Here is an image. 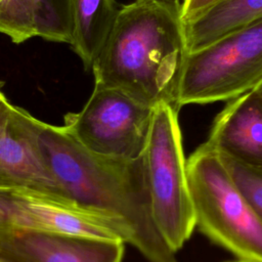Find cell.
I'll return each mask as SVG.
<instances>
[{
    "mask_svg": "<svg viewBox=\"0 0 262 262\" xmlns=\"http://www.w3.org/2000/svg\"><path fill=\"white\" fill-rule=\"evenodd\" d=\"M233 262H262V261H258V260H251V259H238L236 261Z\"/></svg>",
    "mask_w": 262,
    "mask_h": 262,
    "instance_id": "ac0fdd59",
    "label": "cell"
},
{
    "mask_svg": "<svg viewBox=\"0 0 262 262\" xmlns=\"http://www.w3.org/2000/svg\"><path fill=\"white\" fill-rule=\"evenodd\" d=\"M0 33L14 43L39 36L71 44V0H0Z\"/></svg>",
    "mask_w": 262,
    "mask_h": 262,
    "instance_id": "8fae6325",
    "label": "cell"
},
{
    "mask_svg": "<svg viewBox=\"0 0 262 262\" xmlns=\"http://www.w3.org/2000/svg\"><path fill=\"white\" fill-rule=\"evenodd\" d=\"M37 132L48 166L71 199L125 221L131 245L149 262H178L154 218L143 155L124 159L92 152L63 126L40 120Z\"/></svg>",
    "mask_w": 262,
    "mask_h": 262,
    "instance_id": "7a4b0ae2",
    "label": "cell"
},
{
    "mask_svg": "<svg viewBox=\"0 0 262 262\" xmlns=\"http://www.w3.org/2000/svg\"><path fill=\"white\" fill-rule=\"evenodd\" d=\"M206 142L221 155L262 166V94L254 89L228 100Z\"/></svg>",
    "mask_w": 262,
    "mask_h": 262,
    "instance_id": "30bf717a",
    "label": "cell"
},
{
    "mask_svg": "<svg viewBox=\"0 0 262 262\" xmlns=\"http://www.w3.org/2000/svg\"><path fill=\"white\" fill-rule=\"evenodd\" d=\"M6 224L52 233L122 242L131 245L133 234L122 219L60 198L26 187H0Z\"/></svg>",
    "mask_w": 262,
    "mask_h": 262,
    "instance_id": "52a82bcc",
    "label": "cell"
},
{
    "mask_svg": "<svg viewBox=\"0 0 262 262\" xmlns=\"http://www.w3.org/2000/svg\"><path fill=\"white\" fill-rule=\"evenodd\" d=\"M178 112L166 102L154 107L143 154L154 218L175 253L195 228Z\"/></svg>",
    "mask_w": 262,
    "mask_h": 262,
    "instance_id": "277c9868",
    "label": "cell"
},
{
    "mask_svg": "<svg viewBox=\"0 0 262 262\" xmlns=\"http://www.w3.org/2000/svg\"><path fill=\"white\" fill-rule=\"evenodd\" d=\"M37 120L7 99L0 103V187H26L71 199L43 156Z\"/></svg>",
    "mask_w": 262,
    "mask_h": 262,
    "instance_id": "ba28073f",
    "label": "cell"
},
{
    "mask_svg": "<svg viewBox=\"0 0 262 262\" xmlns=\"http://www.w3.org/2000/svg\"><path fill=\"white\" fill-rule=\"evenodd\" d=\"M262 19V0H222L196 18L184 21L189 51Z\"/></svg>",
    "mask_w": 262,
    "mask_h": 262,
    "instance_id": "4fadbf2b",
    "label": "cell"
},
{
    "mask_svg": "<svg viewBox=\"0 0 262 262\" xmlns=\"http://www.w3.org/2000/svg\"><path fill=\"white\" fill-rule=\"evenodd\" d=\"M195 227L239 259L262 261V221L206 141L186 160Z\"/></svg>",
    "mask_w": 262,
    "mask_h": 262,
    "instance_id": "3957f363",
    "label": "cell"
},
{
    "mask_svg": "<svg viewBox=\"0 0 262 262\" xmlns=\"http://www.w3.org/2000/svg\"><path fill=\"white\" fill-rule=\"evenodd\" d=\"M120 8L115 0H71V44L86 70L101 52Z\"/></svg>",
    "mask_w": 262,
    "mask_h": 262,
    "instance_id": "7c38bea8",
    "label": "cell"
},
{
    "mask_svg": "<svg viewBox=\"0 0 262 262\" xmlns=\"http://www.w3.org/2000/svg\"><path fill=\"white\" fill-rule=\"evenodd\" d=\"M179 1H182V0H179Z\"/></svg>",
    "mask_w": 262,
    "mask_h": 262,
    "instance_id": "ffe728a7",
    "label": "cell"
},
{
    "mask_svg": "<svg viewBox=\"0 0 262 262\" xmlns=\"http://www.w3.org/2000/svg\"><path fill=\"white\" fill-rule=\"evenodd\" d=\"M221 1L222 0H182L181 17L183 23L196 18Z\"/></svg>",
    "mask_w": 262,
    "mask_h": 262,
    "instance_id": "9a60e30c",
    "label": "cell"
},
{
    "mask_svg": "<svg viewBox=\"0 0 262 262\" xmlns=\"http://www.w3.org/2000/svg\"><path fill=\"white\" fill-rule=\"evenodd\" d=\"M2 86H3V83H2V82H0V103L6 99V97H5L4 93L2 92Z\"/></svg>",
    "mask_w": 262,
    "mask_h": 262,
    "instance_id": "e0dca14e",
    "label": "cell"
},
{
    "mask_svg": "<svg viewBox=\"0 0 262 262\" xmlns=\"http://www.w3.org/2000/svg\"><path fill=\"white\" fill-rule=\"evenodd\" d=\"M188 53L179 0H135L120 8L92 66L95 84L119 89L155 107L177 106Z\"/></svg>",
    "mask_w": 262,
    "mask_h": 262,
    "instance_id": "6da1fadb",
    "label": "cell"
},
{
    "mask_svg": "<svg viewBox=\"0 0 262 262\" xmlns=\"http://www.w3.org/2000/svg\"><path fill=\"white\" fill-rule=\"evenodd\" d=\"M152 112L119 89L95 84L84 107L66 115L63 128L92 152L137 159L146 147Z\"/></svg>",
    "mask_w": 262,
    "mask_h": 262,
    "instance_id": "8992f818",
    "label": "cell"
},
{
    "mask_svg": "<svg viewBox=\"0 0 262 262\" xmlns=\"http://www.w3.org/2000/svg\"><path fill=\"white\" fill-rule=\"evenodd\" d=\"M7 222V217H6V212H5V209L0 201V226L6 224Z\"/></svg>",
    "mask_w": 262,
    "mask_h": 262,
    "instance_id": "2e32d148",
    "label": "cell"
},
{
    "mask_svg": "<svg viewBox=\"0 0 262 262\" xmlns=\"http://www.w3.org/2000/svg\"><path fill=\"white\" fill-rule=\"evenodd\" d=\"M219 155L235 184L262 221V166L248 165L230 157Z\"/></svg>",
    "mask_w": 262,
    "mask_h": 262,
    "instance_id": "5bb4252c",
    "label": "cell"
},
{
    "mask_svg": "<svg viewBox=\"0 0 262 262\" xmlns=\"http://www.w3.org/2000/svg\"><path fill=\"white\" fill-rule=\"evenodd\" d=\"M262 82V19L187 53L177 106L228 101Z\"/></svg>",
    "mask_w": 262,
    "mask_h": 262,
    "instance_id": "5b68a950",
    "label": "cell"
},
{
    "mask_svg": "<svg viewBox=\"0 0 262 262\" xmlns=\"http://www.w3.org/2000/svg\"><path fill=\"white\" fill-rule=\"evenodd\" d=\"M124 243L0 226V262H121Z\"/></svg>",
    "mask_w": 262,
    "mask_h": 262,
    "instance_id": "9c48e42d",
    "label": "cell"
},
{
    "mask_svg": "<svg viewBox=\"0 0 262 262\" xmlns=\"http://www.w3.org/2000/svg\"><path fill=\"white\" fill-rule=\"evenodd\" d=\"M255 90H257L259 93H261L262 94V82L255 88Z\"/></svg>",
    "mask_w": 262,
    "mask_h": 262,
    "instance_id": "d6986e66",
    "label": "cell"
}]
</instances>
